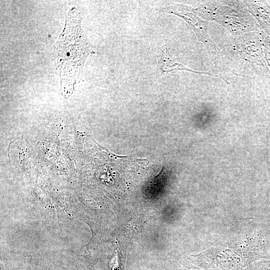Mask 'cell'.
Here are the masks:
<instances>
[{"mask_svg":"<svg viewBox=\"0 0 270 270\" xmlns=\"http://www.w3.org/2000/svg\"><path fill=\"white\" fill-rule=\"evenodd\" d=\"M158 64L156 72L162 74L164 72L176 70H188L176 59L175 54L168 48H164L158 56Z\"/></svg>","mask_w":270,"mask_h":270,"instance_id":"2","label":"cell"},{"mask_svg":"<svg viewBox=\"0 0 270 270\" xmlns=\"http://www.w3.org/2000/svg\"><path fill=\"white\" fill-rule=\"evenodd\" d=\"M267 44H266V49H267V53H268V61L270 62V38H268L267 40Z\"/></svg>","mask_w":270,"mask_h":270,"instance_id":"5","label":"cell"},{"mask_svg":"<svg viewBox=\"0 0 270 270\" xmlns=\"http://www.w3.org/2000/svg\"><path fill=\"white\" fill-rule=\"evenodd\" d=\"M257 13L261 23L270 32V8L266 2L258 4Z\"/></svg>","mask_w":270,"mask_h":270,"instance_id":"3","label":"cell"},{"mask_svg":"<svg viewBox=\"0 0 270 270\" xmlns=\"http://www.w3.org/2000/svg\"><path fill=\"white\" fill-rule=\"evenodd\" d=\"M255 270H270V261H264L258 263L255 266Z\"/></svg>","mask_w":270,"mask_h":270,"instance_id":"4","label":"cell"},{"mask_svg":"<svg viewBox=\"0 0 270 270\" xmlns=\"http://www.w3.org/2000/svg\"><path fill=\"white\" fill-rule=\"evenodd\" d=\"M81 20L78 10L72 8L54 46L56 72L60 78L62 94L66 98L72 94L75 84L80 80L87 56L94 53L80 28Z\"/></svg>","mask_w":270,"mask_h":270,"instance_id":"1","label":"cell"}]
</instances>
